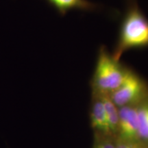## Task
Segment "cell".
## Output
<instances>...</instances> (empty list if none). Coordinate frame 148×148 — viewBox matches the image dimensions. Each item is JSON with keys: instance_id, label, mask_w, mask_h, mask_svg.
<instances>
[{"instance_id": "cell-7", "label": "cell", "mask_w": 148, "mask_h": 148, "mask_svg": "<svg viewBox=\"0 0 148 148\" xmlns=\"http://www.w3.org/2000/svg\"><path fill=\"white\" fill-rule=\"evenodd\" d=\"M98 95L100 96L103 101L111 134H117L119 125V108L111 100L108 94Z\"/></svg>"}, {"instance_id": "cell-2", "label": "cell", "mask_w": 148, "mask_h": 148, "mask_svg": "<svg viewBox=\"0 0 148 148\" xmlns=\"http://www.w3.org/2000/svg\"><path fill=\"white\" fill-rule=\"evenodd\" d=\"M127 68L122 66L105 47H100L92 79L94 93L110 94L122 84Z\"/></svg>"}, {"instance_id": "cell-1", "label": "cell", "mask_w": 148, "mask_h": 148, "mask_svg": "<svg viewBox=\"0 0 148 148\" xmlns=\"http://www.w3.org/2000/svg\"><path fill=\"white\" fill-rule=\"evenodd\" d=\"M148 46V19L135 0H130L120 25L112 56L119 60L125 51Z\"/></svg>"}, {"instance_id": "cell-10", "label": "cell", "mask_w": 148, "mask_h": 148, "mask_svg": "<svg viewBox=\"0 0 148 148\" xmlns=\"http://www.w3.org/2000/svg\"><path fill=\"white\" fill-rule=\"evenodd\" d=\"M93 148H115L114 147V143L108 139L99 140L96 142Z\"/></svg>"}, {"instance_id": "cell-6", "label": "cell", "mask_w": 148, "mask_h": 148, "mask_svg": "<svg viewBox=\"0 0 148 148\" xmlns=\"http://www.w3.org/2000/svg\"><path fill=\"white\" fill-rule=\"evenodd\" d=\"M51 6L54 8L61 15H64L73 9L95 10L97 5L88 0H45Z\"/></svg>"}, {"instance_id": "cell-11", "label": "cell", "mask_w": 148, "mask_h": 148, "mask_svg": "<svg viewBox=\"0 0 148 148\" xmlns=\"http://www.w3.org/2000/svg\"><path fill=\"white\" fill-rule=\"evenodd\" d=\"M138 148H144V147H143V146H141V145H139V146H138Z\"/></svg>"}, {"instance_id": "cell-9", "label": "cell", "mask_w": 148, "mask_h": 148, "mask_svg": "<svg viewBox=\"0 0 148 148\" xmlns=\"http://www.w3.org/2000/svg\"><path fill=\"white\" fill-rule=\"evenodd\" d=\"M139 146L138 142H133L130 140L122 139L118 137L114 142V147L115 148H138Z\"/></svg>"}, {"instance_id": "cell-5", "label": "cell", "mask_w": 148, "mask_h": 148, "mask_svg": "<svg viewBox=\"0 0 148 148\" xmlns=\"http://www.w3.org/2000/svg\"><path fill=\"white\" fill-rule=\"evenodd\" d=\"M95 98L90 111V121L92 127L97 132L104 135L111 134L108 119L101 97L95 93Z\"/></svg>"}, {"instance_id": "cell-4", "label": "cell", "mask_w": 148, "mask_h": 148, "mask_svg": "<svg viewBox=\"0 0 148 148\" xmlns=\"http://www.w3.org/2000/svg\"><path fill=\"white\" fill-rule=\"evenodd\" d=\"M118 137L130 141H138V110L136 105L119 108Z\"/></svg>"}, {"instance_id": "cell-8", "label": "cell", "mask_w": 148, "mask_h": 148, "mask_svg": "<svg viewBox=\"0 0 148 148\" xmlns=\"http://www.w3.org/2000/svg\"><path fill=\"white\" fill-rule=\"evenodd\" d=\"M138 139L148 144V99H143L137 106Z\"/></svg>"}, {"instance_id": "cell-3", "label": "cell", "mask_w": 148, "mask_h": 148, "mask_svg": "<svg viewBox=\"0 0 148 148\" xmlns=\"http://www.w3.org/2000/svg\"><path fill=\"white\" fill-rule=\"evenodd\" d=\"M148 86L136 73L127 69L122 84L108 94L111 100L118 108L139 103L147 97Z\"/></svg>"}]
</instances>
